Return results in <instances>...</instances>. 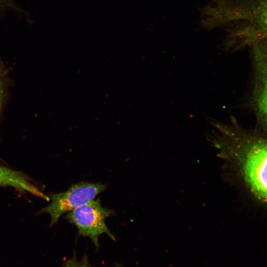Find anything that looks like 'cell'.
<instances>
[{"label":"cell","instance_id":"obj_8","mask_svg":"<svg viewBox=\"0 0 267 267\" xmlns=\"http://www.w3.org/2000/svg\"><path fill=\"white\" fill-rule=\"evenodd\" d=\"M2 84L1 82L0 81V109L1 104L2 102Z\"/></svg>","mask_w":267,"mask_h":267},{"label":"cell","instance_id":"obj_7","mask_svg":"<svg viewBox=\"0 0 267 267\" xmlns=\"http://www.w3.org/2000/svg\"><path fill=\"white\" fill-rule=\"evenodd\" d=\"M65 267H90L83 262H79L75 259L67 261Z\"/></svg>","mask_w":267,"mask_h":267},{"label":"cell","instance_id":"obj_1","mask_svg":"<svg viewBox=\"0 0 267 267\" xmlns=\"http://www.w3.org/2000/svg\"><path fill=\"white\" fill-rule=\"evenodd\" d=\"M209 139L219 153L240 154L244 178L254 195L267 203V138L242 129L235 118L224 123L211 119Z\"/></svg>","mask_w":267,"mask_h":267},{"label":"cell","instance_id":"obj_3","mask_svg":"<svg viewBox=\"0 0 267 267\" xmlns=\"http://www.w3.org/2000/svg\"><path fill=\"white\" fill-rule=\"evenodd\" d=\"M112 213V210L103 208L99 201L92 200L69 212L66 218L76 225L80 234L91 239L97 249L100 235L106 234L115 240L105 223L106 218Z\"/></svg>","mask_w":267,"mask_h":267},{"label":"cell","instance_id":"obj_5","mask_svg":"<svg viewBox=\"0 0 267 267\" xmlns=\"http://www.w3.org/2000/svg\"><path fill=\"white\" fill-rule=\"evenodd\" d=\"M254 69L252 103L258 122L267 132V38L250 43Z\"/></svg>","mask_w":267,"mask_h":267},{"label":"cell","instance_id":"obj_9","mask_svg":"<svg viewBox=\"0 0 267 267\" xmlns=\"http://www.w3.org/2000/svg\"><path fill=\"white\" fill-rule=\"evenodd\" d=\"M259 38H267V32L261 35L257 38V39Z\"/></svg>","mask_w":267,"mask_h":267},{"label":"cell","instance_id":"obj_4","mask_svg":"<svg viewBox=\"0 0 267 267\" xmlns=\"http://www.w3.org/2000/svg\"><path fill=\"white\" fill-rule=\"evenodd\" d=\"M105 188V185L99 183H78L65 192L51 194L50 203L43 211L50 216V224H53L62 215L94 200Z\"/></svg>","mask_w":267,"mask_h":267},{"label":"cell","instance_id":"obj_2","mask_svg":"<svg viewBox=\"0 0 267 267\" xmlns=\"http://www.w3.org/2000/svg\"><path fill=\"white\" fill-rule=\"evenodd\" d=\"M216 16L222 25L236 20L249 22L248 26L228 35L233 42L242 41L240 44H247L267 32V0H256L247 6L221 0L217 7Z\"/></svg>","mask_w":267,"mask_h":267},{"label":"cell","instance_id":"obj_6","mask_svg":"<svg viewBox=\"0 0 267 267\" xmlns=\"http://www.w3.org/2000/svg\"><path fill=\"white\" fill-rule=\"evenodd\" d=\"M0 186H10L25 191L36 197L49 201L36 185L31 182L24 175L7 167L0 164Z\"/></svg>","mask_w":267,"mask_h":267}]
</instances>
